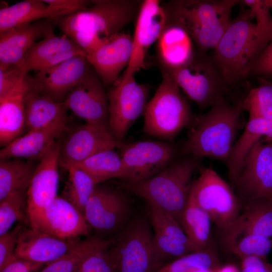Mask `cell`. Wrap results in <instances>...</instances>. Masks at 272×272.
Masks as SVG:
<instances>
[{
	"mask_svg": "<svg viewBox=\"0 0 272 272\" xmlns=\"http://www.w3.org/2000/svg\"><path fill=\"white\" fill-rule=\"evenodd\" d=\"M211 221L209 214L189 195L180 219V225L196 251L211 248Z\"/></svg>",
	"mask_w": 272,
	"mask_h": 272,
	"instance_id": "obj_32",
	"label": "cell"
},
{
	"mask_svg": "<svg viewBox=\"0 0 272 272\" xmlns=\"http://www.w3.org/2000/svg\"><path fill=\"white\" fill-rule=\"evenodd\" d=\"M217 270L211 269H198L190 271V272H216Z\"/></svg>",
	"mask_w": 272,
	"mask_h": 272,
	"instance_id": "obj_51",
	"label": "cell"
},
{
	"mask_svg": "<svg viewBox=\"0 0 272 272\" xmlns=\"http://www.w3.org/2000/svg\"><path fill=\"white\" fill-rule=\"evenodd\" d=\"M28 221L33 229L63 240L80 239L91 229L84 215L59 196L28 217Z\"/></svg>",
	"mask_w": 272,
	"mask_h": 272,
	"instance_id": "obj_11",
	"label": "cell"
},
{
	"mask_svg": "<svg viewBox=\"0 0 272 272\" xmlns=\"http://www.w3.org/2000/svg\"><path fill=\"white\" fill-rule=\"evenodd\" d=\"M257 79L259 85L245 95L242 102L243 110L249 113V118L272 119V81Z\"/></svg>",
	"mask_w": 272,
	"mask_h": 272,
	"instance_id": "obj_37",
	"label": "cell"
},
{
	"mask_svg": "<svg viewBox=\"0 0 272 272\" xmlns=\"http://www.w3.org/2000/svg\"><path fill=\"white\" fill-rule=\"evenodd\" d=\"M51 7L58 10L63 17L83 10L92 4L86 0H44Z\"/></svg>",
	"mask_w": 272,
	"mask_h": 272,
	"instance_id": "obj_47",
	"label": "cell"
},
{
	"mask_svg": "<svg viewBox=\"0 0 272 272\" xmlns=\"http://www.w3.org/2000/svg\"><path fill=\"white\" fill-rule=\"evenodd\" d=\"M199 159L190 156L174 160L161 171L146 179L128 182L125 187L173 217L180 224L187 204L194 172Z\"/></svg>",
	"mask_w": 272,
	"mask_h": 272,
	"instance_id": "obj_4",
	"label": "cell"
},
{
	"mask_svg": "<svg viewBox=\"0 0 272 272\" xmlns=\"http://www.w3.org/2000/svg\"><path fill=\"white\" fill-rule=\"evenodd\" d=\"M224 242L239 235L253 234L272 240V196L251 200L224 232Z\"/></svg>",
	"mask_w": 272,
	"mask_h": 272,
	"instance_id": "obj_26",
	"label": "cell"
},
{
	"mask_svg": "<svg viewBox=\"0 0 272 272\" xmlns=\"http://www.w3.org/2000/svg\"><path fill=\"white\" fill-rule=\"evenodd\" d=\"M105 88L93 68L71 90L63 102L67 109L86 123L109 128L108 100Z\"/></svg>",
	"mask_w": 272,
	"mask_h": 272,
	"instance_id": "obj_15",
	"label": "cell"
},
{
	"mask_svg": "<svg viewBox=\"0 0 272 272\" xmlns=\"http://www.w3.org/2000/svg\"><path fill=\"white\" fill-rule=\"evenodd\" d=\"M216 272H240L234 265L228 264L219 268Z\"/></svg>",
	"mask_w": 272,
	"mask_h": 272,
	"instance_id": "obj_50",
	"label": "cell"
},
{
	"mask_svg": "<svg viewBox=\"0 0 272 272\" xmlns=\"http://www.w3.org/2000/svg\"><path fill=\"white\" fill-rule=\"evenodd\" d=\"M36 167L29 161L1 159L0 201L18 191H26Z\"/></svg>",
	"mask_w": 272,
	"mask_h": 272,
	"instance_id": "obj_34",
	"label": "cell"
},
{
	"mask_svg": "<svg viewBox=\"0 0 272 272\" xmlns=\"http://www.w3.org/2000/svg\"><path fill=\"white\" fill-rule=\"evenodd\" d=\"M249 76L272 79V35L268 44L251 66Z\"/></svg>",
	"mask_w": 272,
	"mask_h": 272,
	"instance_id": "obj_46",
	"label": "cell"
},
{
	"mask_svg": "<svg viewBox=\"0 0 272 272\" xmlns=\"http://www.w3.org/2000/svg\"><path fill=\"white\" fill-rule=\"evenodd\" d=\"M24 228L20 222L13 230L0 236V269L15 256V249Z\"/></svg>",
	"mask_w": 272,
	"mask_h": 272,
	"instance_id": "obj_45",
	"label": "cell"
},
{
	"mask_svg": "<svg viewBox=\"0 0 272 272\" xmlns=\"http://www.w3.org/2000/svg\"><path fill=\"white\" fill-rule=\"evenodd\" d=\"M166 24V13L160 1L145 0L142 2L132 36L131 58L120 80H128L140 70L149 48L158 41Z\"/></svg>",
	"mask_w": 272,
	"mask_h": 272,
	"instance_id": "obj_14",
	"label": "cell"
},
{
	"mask_svg": "<svg viewBox=\"0 0 272 272\" xmlns=\"http://www.w3.org/2000/svg\"><path fill=\"white\" fill-rule=\"evenodd\" d=\"M53 22L41 19L0 32V67L20 66L29 49L53 30Z\"/></svg>",
	"mask_w": 272,
	"mask_h": 272,
	"instance_id": "obj_21",
	"label": "cell"
},
{
	"mask_svg": "<svg viewBox=\"0 0 272 272\" xmlns=\"http://www.w3.org/2000/svg\"><path fill=\"white\" fill-rule=\"evenodd\" d=\"M67 121L32 130L19 137L0 151L1 159L12 158L39 160L47 154L64 131Z\"/></svg>",
	"mask_w": 272,
	"mask_h": 272,
	"instance_id": "obj_25",
	"label": "cell"
},
{
	"mask_svg": "<svg viewBox=\"0 0 272 272\" xmlns=\"http://www.w3.org/2000/svg\"><path fill=\"white\" fill-rule=\"evenodd\" d=\"M30 89L29 85L0 97L1 146L8 145L23 131L26 125L25 96Z\"/></svg>",
	"mask_w": 272,
	"mask_h": 272,
	"instance_id": "obj_30",
	"label": "cell"
},
{
	"mask_svg": "<svg viewBox=\"0 0 272 272\" xmlns=\"http://www.w3.org/2000/svg\"><path fill=\"white\" fill-rule=\"evenodd\" d=\"M86 54L90 56L108 43L110 38H106L99 34L88 31H75L66 34Z\"/></svg>",
	"mask_w": 272,
	"mask_h": 272,
	"instance_id": "obj_43",
	"label": "cell"
},
{
	"mask_svg": "<svg viewBox=\"0 0 272 272\" xmlns=\"http://www.w3.org/2000/svg\"><path fill=\"white\" fill-rule=\"evenodd\" d=\"M46 264L15 256L0 269V272H38Z\"/></svg>",
	"mask_w": 272,
	"mask_h": 272,
	"instance_id": "obj_48",
	"label": "cell"
},
{
	"mask_svg": "<svg viewBox=\"0 0 272 272\" xmlns=\"http://www.w3.org/2000/svg\"><path fill=\"white\" fill-rule=\"evenodd\" d=\"M243 99L230 103L225 98H220L210 107L208 112L194 116L182 147V153L199 159H216L226 164L238 131L243 125Z\"/></svg>",
	"mask_w": 272,
	"mask_h": 272,
	"instance_id": "obj_1",
	"label": "cell"
},
{
	"mask_svg": "<svg viewBox=\"0 0 272 272\" xmlns=\"http://www.w3.org/2000/svg\"><path fill=\"white\" fill-rule=\"evenodd\" d=\"M149 205L156 249L165 261L196 251L176 220L162 209Z\"/></svg>",
	"mask_w": 272,
	"mask_h": 272,
	"instance_id": "obj_20",
	"label": "cell"
},
{
	"mask_svg": "<svg viewBox=\"0 0 272 272\" xmlns=\"http://www.w3.org/2000/svg\"><path fill=\"white\" fill-rule=\"evenodd\" d=\"M229 250L241 259L249 256L265 257L272 249V240L260 235L245 234L225 242Z\"/></svg>",
	"mask_w": 272,
	"mask_h": 272,
	"instance_id": "obj_39",
	"label": "cell"
},
{
	"mask_svg": "<svg viewBox=\"0 0 272 272\" xmlns=\"http://www.w3.org/2000/svg\"><path fill=\"white\" fill-rule=\"evenodd\" d=\"M75 165L87 172L97 184L110 179H125L126 177L121 156L113 150L98 153Z\"/></svg>",
	"mask_w": 272,
	"mask_h": 272,
	"instance_id": "obj_35",
	"label": "cell"
},
{
	"mask_svg": "<svg viewBox=\"0 0 272 272\" xmlns=\"http://www.w3.org/2000/svg\"><path fill=\"white\" fill-rule=\"evenodd\" d=\"M266 3L270 9H272V0H266Z\"/></svg>",
	"mask_w": 272,
	"mask_h": 272,
	"instance_id": "obj_52",
	"label": "cell"
},
{
	"mask_svg": "<svg viewBox=\"0 0 272 272\" xmlns=\"http://www.w3.org/2000/svg\"><path fill=\"white\" fill-rule=\"evenodd\" d=\"M109 128L86 123L73 131L61 145L59 165L65 168L118 146Z\"/></svg>",
	"mask_w": 272,
	"mask_h": 272,
	"instance_id": "obj_18",
	"label": "cell"
},
{
	"mask_svg": "<svg viewBox=\"0 0 272 272\" xmlns=\"http://www.w3.org/2000/svg\"><path fill=\"white\" fill-rule=\"evenodd\" d=\"M132 50V36L120 32L87 58L105 87H111L119 79L123 69L127 67Z\"/></svg>",
	"mask_w": 272,
	"mask_h": 272,
	"instance_id": "obj_23",
	"label": "cell"
},
{
	"mask_svg": "<svg viewBox=\"0 0 272 272\" xmlns=\"http://www.w3.org/2000/svg\"><path fill=\"white\" fill-rule=\"evenodd\" d=\"M120 147L128 182L154 176L173 162L176 154L175 146L166 142L141 141Z\"/></svg>",
	"mask_w": 272,
	"mask_h": 272,
	"instance_id": "obj_12",
	"label": "cell"
},
{
	"mask_svg": "<svg viewBox=\"0 0 272 272\" xmlns=\"http://www.w3.org/2000/svg\"><path fill=\"white\" fill-rule=\"evenodd\" d=\"M29 85V75L25 74L20 65L0 67V97Z\"/></svg>",
	"mask_w": 272,
	"mask_h": 272,
	"instance_id": "obj_41",
	"label": "cell"
},
{
	"mask_svg": "<svg viewBox=\"0 0 272 272\" xmlns=\"http://www.w3.org/2000/svg\"><path fill=\"white\" fill-rule=\"evenodd\" d=\"M167 71L178 87L202 109L225 98L224 96L230 91L212 56L206 52L196 50L186 64Z\"/></svg>",
	"mask_w": 272,
	"mask_h": 272,
	"instance_id": "obj_8",
	"label": "cell"
},
{
	"mask_svg": "<svg viewBox=\"0 0 272 272\" xmlns=\"http://www.w3.org/2000/svg\"><path fill=\"white\" fill-rule=\"evenodd\" d=\"M193 42L183 28L167 24L157 41V55L161 69L172 71L186 64L195 52Z\"/></svg>",
	"mask_w": 272,
	"mask_h": 272,
	"instance_id": "obj_27",
	"label": "cell"
},
{
	"mask_svg": "<svg viewBox=\"0 0 272 272\" xmlns=\"http://www.w3.org/2000/svg\"><path fill=\"white\" fill-rule=\"evenodd\" d=\"M233 188L244 203L272 196V142L261 140L250 151Z\"/></svg>",
	"mask_w": 272,
	"mask_h": 272,
	"instance_id": "obj_13",
	"label": "cell"
},
{
	"mask_svg": "<svg viewBox=\"0 0 272 272\" xmlns=\"http://www.w3.org/2000/svg\"><path fill=\"white\" fill-rule=\"evenodd\" d=\"M150 87L139 84L134 77L122 81L119 79L110 88L107 94L109 130L119 143L142 114L147 104Z\"/></svg>",
	"mask_w": 272,
	"mask_h": 272,
	"instance_id": "obj_10",
	"label": "cell"
},
{
	"mask_svg": "<svg viewBox=\"0 0 272 272\" xmlns=\"http://www.w3.org/2000/svg\"><path fill=\"white\" fill-rule=\"evenodd\" d=\"M80 240L61 239L30 227H24L20 233L15 256L46 264L70 251Z\"/></svg>",
	"mask_w": 272,
	"mask_h": 272,
	"instance_id": "obj_24",
	"label": "cell"
},
{
	"mask_svg": "<svg viewBox=\"0 0 272 272\" xmlns=\"http://www.w3.org/2000/svg\"><path fill=\"white\" fill-rule=\"evenodd\" d=\"M261 140L264 143L272 142V119L249 118L243 133L232 147L226 164L232 188L246 157Z\"/></svg>",
	"mask_w": 272,
	"mask_h": 272,
	"instance_id": "obj_28",
	"label": "cell"
},
{
	"mask_svg": "<svg viewBox=\"0 0 272 272\" xmlns=\"http://www.w3.org/2000/svg\"><path fill=\"white\" fill-rule=\"evenodd\" d=\"M27 211L26 191H18L0 201V236L8 232L16 222H20Z\"/></svg>",
	"mask_w": 272,
	"mask_h": 272,
	"instance_id": "obj_40",
	"label": "cell"
},
{
	"mask_svg": "<svg viewBox=\"0 0 272 272\" xmlns=\"http://www.w3.org/2000/svg\"><path fill=\"white\" fill-rule=\"evenodd\" d=\"M114 240L94 237L80 240L70 251L46 264L38 272H75L87 258L97 251L109 248Z\"/></svg>",
	"mask_w": 272,
	"mask_h": 272,
	"instance_id": "obj_33",
	"label": "cell"
},
{
	"mask_svg": "<svg viewBox=\"0 0 272 272\" xmlns=\"http://www.w3.org/2000/svg\"><path fill=\"white\" fill-rule=\"evenodd\" d=\"M25 100L28 131L67 120V108L63 102L55 101L31 88Z\"/></svg>",
	"mask_w": 272,
	"mask_h": 272,
	"instance_id": "obj_29",
	"label": "cell"
},
{
	"mask_svg": "<svg viewBox=\"0 0 272 272\" xmlns=\"http://www.w3.org/2000/svg\"><path fill=\"white\" fill-rule=\"evenodd\" d=\"M108 249L99 250L89 256L75 272H115Z\"/></svg>",
	"mask_w": 272,
	"mask_h": 272,
	"instance_id": "obj_44",
	"label": "cell"
},
{
	"mask_svg": "<svg viewBox=\"0 0 272 272\" xmlns=\"http://www.w3.org/2000/svg\"><path fill=\"white\" fill-rule=\"evenodd\" d=\"M62 17L58 10L44 0H25L0 9V32L42 19Z\"/></svg>",
	"mask_w": 272,
	"mask_h": 272,
	"instance_id": "obj_31",
	"label": "cell"
},
{
	"mask_svg": "<svg viewBox=\"0 0 272 272\" xmlns=\"http://www.w3.org/2000/svg\"><path fill=\"white\" fill-rule=\"evenodd\" d=\"M61 144L56 142L36 167L27 190V218L56 197Z\"/></svg>",
	"mask_w": 272,
	"mask_h": 272,
	"instance_id": "obj_22",
	"label": "cell"
},
{
	"mask_svg": "<svg viewBox=\"0 0 272 272\" xmlns=\"http://www.w3.org/2000/svg\"><path fill=\"white\" fill-rule=\"evenodd\" d=\"M108 252L115 272H156L164 265L149 223L143 218L130 223Z\"/></svg>",
	"mask_w": 272,
	"mask_h": 272,
	"instance_id": "obj_6",
	"label": "cell"
},
{
	"mask_svg": "<svg viewBox=\"0 0 272 272\" xmlns=\"http://www.w3.org/2000/svg\"><path fill=\"white\" fill-rule=\"evenodd\" d=\"M242 260L240 272H272V264L265 257L253 256Z\"/></svg>",
	"mask_w": 272,
	"mask_h": 272,
	"instance_id": "obj_49",
	"label": "cell"
},
{
	"mask_svg": "<svg viewBox=\"0 0 272 272\" xmlns=\"http://www.w3.org/2000/svg\"><path fill=\"white\" fill-rule=\"evenodd\" d=\"M128 210L127 200L121 192L97 184L86 204L84 216L91 228L106 234L120 228Z\"/></svg>",
	"mask_w": 272,
	"mask_h": 272,
	"instance_id": "obj_17",
	"label": "cell"
},
{
	"mask_svg": "<svg viewBox=\"0 0 272 272\" xmlns=\"http://www.w3.org/2000/svg\"><path fill=\"white\" fill-rule=\"evenodd\" d=\"M238 0H179L163 7L167 24L183 28L195 44L197 50L214 49L231 24L232 9Z\"/></svg>",
	"mask_w": 272,
	"mask_h": 272,
	"instance_id": "obj_3",
	"label": "cell"
},
{
	"mask_svg": "<svg viewBox=\"0 0 272 272\" xmlns=\"http://www.w3.org/2000/svg\"><path fill=\"white\" fill-rule=\"evenodd\" d=\"M220 267L217 253L211 248L194 251L164 265L156 272H190L198 269L217 270Z\"/></svg>",
	"mask_w": 272,
	"mask_h": 272,
	"instance_id": "obj_38",
	"label": "cell"
},
{
	"mask_svg": "<svg viewBox=\"0 0 272 272\" xmlns=\"http://www.w3.org/2000/svg\"><path fill=\"white\" fill-rule=\"evenodd\" d=\"M162 80L144 112V131L159 139L171 140L194 118L186 100L170 74L161 69Z\"/></svg>",
	"mask_w": 272,
	"mask_h": 272,
	"instance_id": "obj_5",
	"label": "cell"
},
{
	"mask_svg": "<svg viewBox=\"0 0 272 272\" xmlns=\"http://www.w3.org/2000/svg\"><path fill=\"white\" fill-rule=\"evenodd\" d=\"M199 171L198 177L192 182L190 196L224 232L239 215L241 202L232 187L212 168H200Z\"/></svg>",
	"mask_w": 272,
	"mask_h": 272,
	"instance_id": "obj_9",
	"label": "cell"
},
{
	"mask_svg": "<svg viewBox=\"0 0 272 272\" xmlns=\"http://www.w3.org/2000/svg\"><path fill=\"white\" fill-rule=\"evenodd\" d=\"M242 3L248 7L256 20L257 32L261 36L272 34V18L266 0H244Z\"/></svg>",
	"mask_w": 272,
	"mask_h": 272,
	"instance_id": "obj_42",
	"label": "cell"
},
{
	"mask_svg": "<svg viewBox=\"0 0 272 272\" xmlns=\"http://www.w3.org/2000/svg\"><path fill=\"white\" fill-rule=\"evenodd\" d=\"M65 169L68 171V177L61 197L84 215L86 204L97 184L87 172L76 165Z\"/></svg>",
	"mask_w": 272,
	"mask_h": 272,
	"instance_id": "obj_36",
	"label": "cell"
},
{
	"mask_svg": "<svg viewBox=\"0 0 272 272\" xmlns=\"http://www.w3.org/2000/svg\"><path fill=\"white\" fill-rule=\"evenodd\" d=\"M77 55L86 53L65 34L56 36L53 30L27 51L20 65L24 73H38Z\"/></svg>",
	"mask_w": 272,
	"mask_h": 272,
	"instance_id": "obj_19",
	"label": "cell"
},
{
	"mask_svg": "<svg viewBox=\"0 0 272 272\" xmlns=\"http://www.w3.org/2000/svg\"><path fill=\"white\" fill-rule=\"evenodd\" d=\"M249 9L241 11L213 49V59L229 90L248 77L272 35L261 36Z\"/></svg>",
	"mask_w": 272,
	"mask_h": 272,
	"instance_id": "obj_2",
	"label": "cell"
},
{
	"mask_svg": "<svg viewBox=\"0 0 272 272\" xmlns=\"http://www.w3.org/2000/svg\"><path fill=\"white\" fill-rule=\"evenodd\" d=\"M86 56L77 55L29 76L31 88L60 102L93 70Z\"/></svg>",
	"mask_w": 272,
	"mask_h": 272,
	"instance_id": "obj_16",
	"label": "cell"
},
{
	"mask_svg": "<svg viewBox=\"0 0 272 272\" xmlns=\"http://www.w3.org/2000/svg\"><path fill=\"white\" fill-rule=\"evenodd\" d=\"M91 1V6L56 19L63 34L75 31H88L110 38L137 18L142 3L131 0Z\"/></svg>",
	"mask_w": 272,
	"mask_h": 272,
	"instance_id": "obj_7",
	"label": "cell"
}]
</instances>
